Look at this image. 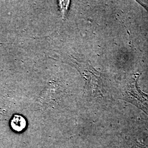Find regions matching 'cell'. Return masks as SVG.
Returning a JSON list of instances; mask_svg holds the SVG:
<instances>
[{
    "label": "cell",
    "instance_id": "obj_2",
    "mask_svg": "<svg viewBox=\"0 0 148 148\" xmlns=\"http://www.w3.org/2000/svg\"><path fill=\"white\" fill-rule=\"evenodd\" d=\"M11 128L16 132L23 131L27 126V121L25 118L20 115H14L11 119Z\"/></svg>",
    "mask_w": 148,
    "mask_h": 148
},
{
    "label": "cell",
    "instance_id": "obj_3",
    "mask_svg": "<svg viewBox=\"0 0 148 148\" xmlns=\"http://www.w3.org/2000/svg\"><path fill=\"white\" fill-rule=\"evenodd\" d=\"M69 1H59V6L60 7V10L61 11V13H62L63 16H65L67 11L69 8Z\"/></svg>",
    "mask_w": 148,
    "mask_h": 148
},
{
    "label": "cell",
    "instance_id": "obj_1",
    "mask_svg": "<svg viewBox=\"0 0 148 148\" xmlns=\"http://www.w3.org/2000/svg\"><path fill=\"white\" fill-rule=\"evenodd\" d=\"M127 101L133 103L148 114V95L142 92L138 88L137 82H135L134 87L131 90L127 91Z\"/></svg>",
    "mask_w": 148,
    "mask_h": 148
}]
</instances>
